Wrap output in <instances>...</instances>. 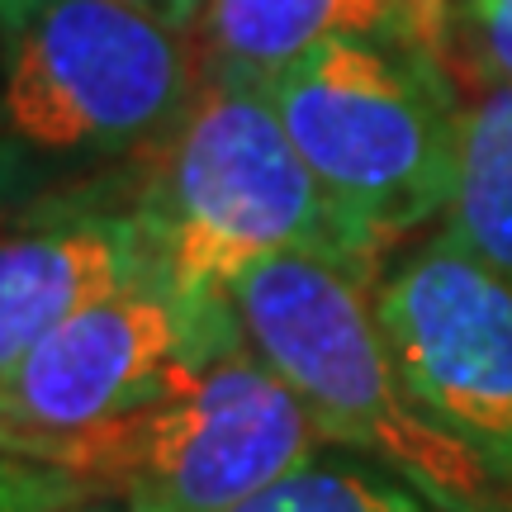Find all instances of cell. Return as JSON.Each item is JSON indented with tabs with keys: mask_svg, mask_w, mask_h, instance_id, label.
<instances>
[{
	"mask_svg": "<svg viewBox=\"0 0 512 512\" xmlns=\"http://www.w3.org/2000/svg\"><path fill=\"white\" fill-rule=\"evenodd\" d=\"M261 86L323 190L370 233L394 242L446 219L460 185L465 105L437 43L332 38Z\"/></svg>",
	"mask_w": 512,
	"mask_h": 512,
	"instance_id": "5b68a950",
	"label": "cell"
},
{
	"mask_svg": "<svg viewBox=\"0 0 512 512\" xmlns=\"http://www.w3.org/2000/svg\"><path fill=\"white\" fill-rule=\"evenodd\" d=\"M228 299L242 337L304 403L323 446L380 460L446 512H512L484 465L408 399L366 280L309 256H275L242 271Z\"/></svg>",
	"mask_w": 512,
	"mask_h": 512,
	"instance_id": "277c9868",
	"label": "cell"
},
{
	"mask_svg": "<svg viewBox=\"0 0 512 512\" xmlns=\"http://www.w3.org/2000/svg\"><path fill=\"white\" fill-rule=\"evenodd\" d=\"M238 512H446L441 503L413 489L380 460H366L342 446L313 451L299 470L275 479L266 494Z\"/></svg>",
	"mask_w": 512,
	"mask_h": 512,
	"instance_id": "8fae6325",
	"label": "cell"
},
{
	"mask_svg": "<svg viewBox=\"0 0 512 512\" xmlns=\"http://www.w3.org/2000/svg\"><path fill=\"white\" fill-rule=\"evenodd\" d=\"M370 309L418 413L512 498V285L441 228L380 275Z\"/></svg>",
	"mask_w": 512,
	"mask_h": 512,
	"instance_id": "8992f818",
	"label": "cell"
},
{
	"mask_svg": "<svg viewBox=\"0 0 512 512\" xmlns=\"http://www.w3.org/2000/svg\"><path fill=\"white\" fill-rule=\"evenodd\" d=\"M57 512H124V508L105 503V498H86V503H72V508H57Z\"/></svg>",
	"mask_w": 512,
	"mask_h": 512,
	"instance_id": "5bb4252c",
	"label": "cell"
},
{
	"mask_svg": "<svg viewBox=\"0 0 512 512\" xmlns=\"http://www.w3.org/2000/svg\"><path fill=\"white\" fill-rule=\"evenodd\" d=\"M143 285H162L147 195L48 190L29 200L0 247V375L76 313Z\"/></svg>",
	"mask_w": 512,
	"mask_h": 512,
	"instance_id": "ba28073f",
	"label": "cell"
},
{
	"mask_svg": "<svg viewBox=\"0 0 512 512\" xmlns=\"http://www.w3.org/2000/svg\"><path fill=\"white\" fill-rule=\"evenodd\" d=\"M157 275L185 304H223L275 256H309L370 280L389 242L332 200L299 157L261 81L204 72L143 185Z\"/></svg>",
	"mask_w": 512,
	"mask_h": 512,
	"instance_id": "7a4b0ae2",
	"label": "cell"
},
{
	"mask_svg": "<svg viewBox=\"0 0 512 512\" xmlns=\"http://www.w3.org/2000/svg\"><path fill=\"white\" fill-rule=\"evenodd\" d=\"M446 10L489 76L512 81V0H446Z\"/></svg>",
	"mask_w": 512,
	"mask_h": 512,
	"instance_id": "7c38bea8",
	"label": "cell"
},
{
	"mask_svg": "<svg viewBox=\"0 0 512 512\" xmlns=\"http://www.w3.org/2000/svg\"><path fill=\"white\" fill-rule=\"evenodd\" d=\"M441 223L512 285V81L465 105L460 185Z\"/></svg>",
	"mask_w": 512,
	"mask_h": 512,
	"instance_id": "30bf717a",
	"label": "cell"
},
{
	"mask_svg": "<svg viewBox=\"0 0 512 512\" xmlns=\"http://www.w3.org/2000/svg\"><path fill=\"white\" fill-rule=\"evenodd\" d=\"M323 437L247 337L185 361L152 399L86 432L5 441V512L105 498L124 512H238Z\"/></svg>",
	"mask_w": 512,
	"mask_h": 512,
	"instance_id": "6da1fadb",
	"label": "cell"
},
{
	"mask_svg": "<svg viewBox=\"0 0 512 512\" xmlns=\"http://www.w3.org/2000/svg\"><path fill=\"white\" fill-rule=\"evenodd\" d=\"M446 0H209L195 43L204 72L271 81L280 67L332 38L441 43Z\"/></svg>",
	"mask_w": 512,
	"mask_h": 512,
	"instance_id": "9c48e42d",
	"label": "cell"
},
{
	"mask_svg": "<svg viewBox=\"0 0 512 512\" xmlns=\"http://www.w3.org/2000/svg\"><path fill=\"white\" fill-rule=\"evenodd\" d=\"M119 5H133V10L162 19V24H171V29L195 34V24H200V15H204V5H209V0H119Z\"/></svg>",
	"mask_w": 512,
	"mask_h": 512,
	"instance_id": "4fadbf2b",
	"label": "cell"
},
{
	"mask_svg": "<svg viewBox=\"0 0 512 512\" xmlns=\"http://www.w3.org/2000/svg\"><path fill=\"white\" fill-rule=\"evenodd\" d=\"M204 81L200 43L119 0H5V181L162 147Z\"/></svg>",
	"mask_w": 512,
	"mask_h": 512,
	"instance_id": "3957f363",
	"label": "cell"
},
{
	"mask_svg": "<svg viewBox=\"0 0 512 512\" xmlns=\"http://www.w3.org/2000/svg\"><path fill=\"white\" fill-rule=\"evenodd\" d=\"M242 337L233 299L185 304L166 285H143L76 313L0 375L5 441L67 437L152 399L185 361Z\"/></svg>",
	"mask_w": 512,
	"mask_h": 512,
	"instance_id": "52a82bcc",
	"label": "cell"
}]
</instances>
